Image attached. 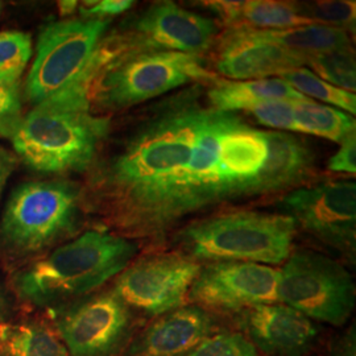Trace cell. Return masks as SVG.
<instances>
[{"label": "cell", "mask_w": 356, "mask_h": 356, "mask_svg": "<svg viewBox=\"0 0 356 356\" xmlns=\"http://www.w3.org/2000/svg\"><path fill=\"white\" fill-rule=\"evenodd\" d=\"M204 88L191 85L149 104L98 175L101 204L124 238L160 244L198 214L191 161L209 106Z\"/></svg>", "instance_id": "obj_1"}, {"label": "cell", "mask_w": 356, "mask_h": 356, "mask_svg": "<svg viewBox=\"0 0 356 356\" xmlns=\"http://www.w3.org/2000/svg\"><path fill=\"white\" fill-rule=\"evenodd\" d=\"M94 73L89 66L66 89L23 116L13 148L26 165L47 173L82 172L95 160L110 119L90 108Z\"/></svg>", "instance_id": "obj_2"}, {"label": "cell", "mask_w": 356, "mask_h": 356, "mask_svg": "<svg viewBox=\"0 0 356 356\" xmlns=\"http://www.w3.org/2000/svg\"><path fill=\"white\" fill-rule=\"evenodd\" d=\"M138 251L135 241L90 229L22 270L15 280L16 291L33 305H65L116 277Z\"/></svg>", "instance_id": "obj_3"}, {"label": "cell", "mask_w": 356, "mask_h": 356, "mask_svg": "<svg viewBox=\"0 0 356 356\" xmlns=\"http://www.w3.org/2000/svg\"><path fill=\"white\" fill-rule=\"evenodd\" d=\"M297 234L291 216L257 210H231L195 219L175 236L177 252L201 261L284 263Z\"/></svg>", "instance_id": "obj_4"}, {"label": "cell", "mask_w": 356, "mask_h": 356, "mask_svg": "<svg viewBox=\"0 0 356 356\" xmlns=\"http://www.w3.org/2000/svg\"><path fill=\"white\" fill-rule=\"evenodd\" d=\"M202 56L177 51L104 53L92 81L94 99L106 110H124L164 97L191 85H213L219 78L209 72Z\"/></svg>", "instance_id": "obj_5"}, {"label": "cell", "mask_w": 356, "mask_h": 356, "mask_svg": "<svg viewBox=\"0 0 356 356\" xmlns=\"http://www.w3.org/2000/svg\"><path fill=\"white\" fill-rule=\"evenodd\" d=\"M81 194L63 181L31 182L13 193L6 207L0 234L13 252L38 254L74 234Z\"/></svg>", "instance_id": "obj_6"}, {"label": "cell", "mask_w": 356, "mask_h": 356, "mask_svg": "<svg viewBox=\"0 0 356 356\" xmlns=\"http://www.w3.org/2000/svg\"><path fill=\"white\" fill-rule=\"evenodd\" d=\"M279 302L307 318L343 326L355 309L351 273L337 260L312 250H294L280 270Z\"/></svg>", "instance_id": "obj_7"}, {"label": "cell", "mask_w": 356, "mask_h": 356, "mask_svg": "<svg viewBox=\"0 0 356 356\" xmlns=\"http://www.w3.org/2000/svg\"><path fill=\"white\" fill-rule=\"evenodd\" d=\"M58 337L70 356H118L135 337L139 317L113 289L53 307Z\"/></svg>", "instance_id": "obj_8"}, {"label": "cell", "mask_w": 356, "mask_h": 356, "mask_svg": "<svg viewBox=\"0 0 356 356\" xmlns=\"http://www.w3.org/2000/svg\"><path fill=\"white\" fill-rule=\"evenodd\" d=\"M108 23L107 19H69L45 26L26 78L28 99L38 104L72 85L94 57Z\"/></svg>", "instance_id": "obj_9"}, {"label": "cell", "mask_w": 356, "mask_h": 356, "mask_svg": "<svg viewBox=\"0 0 356 356\" xmlns=\"http://www.w3.org/2000/svg\"><path fill=\"white\" fill-rule=\"evenodd\" d=\"M201 267L177 251L148 252L116 276L113 291L138 317L157 318L186 305Z\"/></svg>", "instance_id": "obj_10"}, {"label": "cell", "mask_w": 356, "mask_h": 356, "mask_svg": "<svg viewBox=\"0 0 356 356\" xmlns=\"http://www.w3.org/2000/svg\"><path fill=\"white\" fill-rule=\"evenodd\" d=\"M291 216L296 229L319 244L355 261L356 185L354 181H327L286 193L276 202Z\"/></svg>", "instance_id": "obj_11"}, {"label": "cell", "mask_w": 356, "mask_h": 356, "mask_svg": "<svg viewBox=\"0 0 356 356\" xmlns=\"http://www.w3.org/2000/svg\"><path fill=\"white\" fill-rule=\"evenodd\" d=\"M280 270L245 261L209 263L193 282L188 301L207 312L239 314L279 302Z\"/></svg>", "instance_id": "obj_12"}, {"label": "cell", "mask_w": 356, "mask_h": 356, "mask_svg": "<svg viewBox=\"0 0 356 356\" xmlns=\"http://www.w3.org/2000/svg\"><path fill=\"white\" fill-rule=\"evenodd\" d=\"M216 19L189 11L175 1H156L131 23L126 51H177L202 56L216 41Z\"/></svg>", "instance_id": "obj_13"}, {"label": "cell", "mask_w": 356, "mask_h": 356, "mask_svg": "<svg viewBox=\"0 0 356 356\" xmlns=\"http://www.w3.org/2000/svg\"><path fill=\"white\" fill-rule=\"evenodd\" d=\"M238 322L254 348L268 356H305L319 338L314 321L280 302L247 309Z\"/></svg>", "instance_id": "obj_14"}, {"label": "cell", "mask_w": 356, "mask_h": 356, "mask_svg": "<svg viewBox=\"0 0 356 356\" xmlns=\"http://www.w3.org/2000/svg\"><path fill=\"white\" fill-rule=\"evenodd\" d=\"M307 57L254 38L247 28H229L216 51V72L235 81L279 76L304 67Z\"/></svg>", "instance_id": "obj_15"}, {"label": "cell", "mask_w": 356, "mask_h": 356, "mask_svg": "<svg viewBox=\"0 0 356 356\" xmlns=\"http://www.w3.org/2000/svg\"><path fill=\"white\" fill-rule=\"evenodd\" d=\"M216 332L219 325L210 312L182 306L153 319L134 337L123 356H185Z\"/></svg>", "instance_id": "obj_16"}, {"label": "cell", "mask_w": 356, "mask_h": 356, "mask_svg": "<svg viewBox=\"0 0 356 356\" xmlns=\"http://www.w3.org/2000/svg\"><path fill=\"white\" fill-rule=\"evenodd\" d=\"M267 160L259 176V197L292 191L316 176V156L307 143L292 134L267 132Z\"/></svg>", "instance_id": "obj_17"}, {"label": "cell", "mask_w": 356, "mask_h": 356, "mask_svg": "<svg viewBox=\"0 0 356 356\" xmlns=\"http://www.w3.org/2000/svg\"><path fill=\"white\" fill-rule=\"evenodd\" d=\"M202 7L229 28H251L257 31H281L314 24L302 17L296 4L276 0L202 1Z\"/></svg>", "instance_id": "obj_18"}, {"label": "cell", "mask_w": 356, "mask_h": 356, "mask_svg": "<svg viewBox=\"0 0 356 356\" xmlns=\"http://www.w3.org/2000/svg\"><path fill=\"white\" fill-rule=\"evenodd\" d=\"M209 104L226 113L250 111L260 103L273 101L300 102L307 99L281 78L254 81H222L219 79L206 91Z\"/></svg>", "instance_id": "obj_19"}, {"label": "cell", "mask_w": 356, "mask_h": 356, "mask_svg": "<svg viewBox=\"0 0 356 356\" xmlns=\"http://www.w3.org/2000/svg\"><path fill=\"white\" fill-rule=\"evenodd\" d=\"M247 29L257 40L277 45L286 51L305 56L307 58L316 54L351 47L348 32L319 24L297 26L281 31H257L251 28Z\"/></svg>", "instance_id": "obj_20"}, {"label": "cell", "mask_w": 356, "mask_h": 356, "mask_svg": "<svg viewBox=\"0 0 356 356\" xmlns=\"http://www.w3.org/2000/svg\"><path fill=\"white\" fill-rule=\"evenodd\" d=\"M0 356H70L61 338L45 323L0 325Z\"/></svg>", "instance_id": "obj_21"}, {"label": "cell", "mask_w": 356, "mask_h": 356, "mask_svg": "<svg viewBox=\"0 0 356 356\" xmlns=\"http://www.w3.org/2000/svg\"><path fill=\"white\" fill-rule=\"evenodd\" d=\"M296 132H304L341 144L355 134V119L332 106L319 104L310 99L293 103Z\"/></svg>", "instance_id": "obj_22"}, {"label": "cell", "mask_w": 356, "mask_h": 356, "mask_svg": "<svg viewBox=\"0 0 356 356\" xmlns=\"http://www.w3.org/2000/svg\"><path fill=\"white\" fill-rule=\"evenodd\" d=\"M279 78L289 83L293 89L298 91L301 95H304L310 101L317 99L321 102L327 103L329 106H332L335 108L343 110L347 114H356L355 94L338 89L325 82L312 70L306 69L305 66L285 73Z\"/></svg>", "instance_id": "obj_23"}, {"label": "cell", "mask_w": 356, "mask_h": 356, "mask_svg": "<svg viewBox=\"0 0 356 356\" xmlns=\"http://www.w3.org/2000/svg\"><path fill=\"white\" fill-rule=\"evenodd\" d=\"M306 65L325 82L347 92H355V53L353 47L312 56Z\"/></svg>", "instance_id": "obj_24"}, {"label": "cell", "mask_w": 356, "mask_h": 356, "mask_svg": "<svg viewBox=\"0 0 356 356\" xmlns=\"http://www.w3.org/2000/svg\"><path fill=\"white\" fill-rule=\"evenodd\" d=\"M32 56V42L24 32L0 33V82L19 85Z\"/></svg>", "instance_id": "obj_25"}, {"label": "cell", "mask_w": 356, "mask_h": 356, "mask_svg": "<svg viewBox=\"0 0 356 356\" xmlns=\"http://www.w3.org/2000/svg\"><path fill=\"white\" fill-rule=\"evenodd\" d=\"M298 13L319 26L355 31V1L346 0H319L294 3Z\"/></svg>", "instance_id": "obj_26"}, {"label": "cell", "mask_w": 356, "mask_h": 356, "mask_svg": "<svg viewBox=\"0 0 356 356\" xmlns=\"http://www.w3.org/2000/svg\"><path fill=\"white\" fill-rule=\"evenodd\" d=\"M185 356H260L254 344L239 332L219 331Z\"/></svg>", "instance_id": "obj_27"}, {"label": "cell", "mask_w": 356, "mask_h": 356, "mask_svg": "<svg viewBox=\"0 0 356 356\" xmlns=\"http://www.w3.org/2000/svg\"><path fill=\"white\" fill-rule=\"evenodd\" d=\"M23 120L19 85L0 82V135L13 139Z\"/></svg>", "instance_id": "obj_28"}, {"label": "cell", "mask_w": 356, "mask_h": 356, "mask_svg": "<svg viewBox=\"0 0 356 356\" xmlns=\"http://www.w3.org/2000/svg\"><path fill=\"white\" fill-rule=\"evenodd\" d=\"M293 103L289 101L260 103L252 107L248 113L263 126L296 132Z\"/></svg>", "instance_id": "obj_29"}, {"label": "cell", "mask_w": 356, "mask_h": 356, "mask_svg": "<svg viewBox=\"0 0 356 356\" xmlns=\"http://www.w3.org/2000/svg\"><path fill=\"white\" fill-rule=\"evenodd\" d=\"M135 1L131 0H101V1H85L81 7L82 19H102L107 16H116L126 13Z\"/></svg>", "instance_id": "obj_30"}, {"label": "cell", "mask_w": 356, "mask_h": 356, "mask_svg": "<svg viewBox=\"0 0 356 356\" xmlns=\"http://www.w3.org/2000/svg\"><path fill=\"white\" fill-rule=\"evenodd\" d=\"M327 168L335 173H347L355 175L356 172V135L353 134L347 136L342 143L338 152L335 153L329 163Z\"/></svg>", "instance_id": "obj_31"}, {"label": "cell", "mask_w": 356, "mask_h": 356, "mask_svg": "<svg viewBox=\"0 0 356 356\" xmlns=\"http://www.w3.org/2000/svg\"><path fill=\"white\" fill-rule=\"evenodd\" d=\"M331 354L332 356H356L355 325H351L339 338L335 339Z\"/></svg>", "instance_id": "obj_32"}, {"label": "cell", "mask_w": 356, "mask_h": 356, "mask_svg": "<svg viewBox=\"0 0 356 356\" xmlns=\"http://www.w3.org/2000/svg\"><path fill=\"white\" fill-rule=\"evenodd\" d=\"M13 166H15V161L13 157L0 147V193L3 191L7 179L11 176Z\"/></svg>", "instance_id": "obj_33"}, {"label": "cell", "mask_w": 356, "mask_h": 356, "mask_svg": "<svg viewBox=\"0 0 356 356\" xmlns=\"http://www.w3.org/2000/svg\"><path fill=\"white\" fill-rule=\"evenodd\" d=\"M78 7V1L74 0H65V1H58V10L61 16H69L73 15Z\"/></svg>", "instance_id": "obj_34"}, {"label": "cell", "mask_w": 356, "mask_h": 356, "mask_svg": "<svg viewBox=\"0 0 356 356\" xmlns=\"http://www.w3.org/2000/svg\"><path fill=\"white\" fill-rule=\"evenodd\" d=\"M4 319H6V307H4V302L0 297V325L4 323Z\"/></svg>", "instance_id": "obj_35"}, {"label": "cell", "mask_w": 356, "mask_h": 356, "mask_svg": "<svg viewBox=\"0 0 356 356\" xmlns=\"http://www.w3.org/2000/svg\"><path fill=\"white\" fill-rule=\"evenodd\" d=\"M0 7H1V4H0Z\"/></svg>", "instance_id": "obj_36"}]
</instances>
